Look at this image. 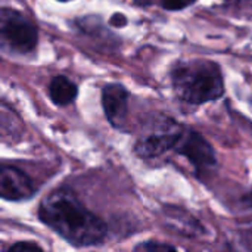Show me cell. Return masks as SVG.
<instances>
[{
  "label": "cell",
  "instance_id": "obj_1",
  "mask_svg": "<svg viewBox=\"0 0 252 252\" xmlns=\"http://www.w3.org/2000/svg\"><path fill=\"white\" fill-rule=\"evenodd\" d=\"M38 219L74 247L99 245L108 232L102 219L89 211L77 195L66 188L55 189L41 199Z\"/></svg>",
  "mask_w": 252,
  "mask_h": 252
},
{
  "label": "cell",
  "instance_id": "obj_2",
  "mask_svg": "<svg viewBox=\"0 0 252 252\" xmlns=\"http://www.w3.org/2000/svg\"><path fill=\"white\" fill-rule=\"evenodd\" d=\"M171 81L177 97L190 105L217 100L224 94L220 66L211 61H189L176 65Z\"/></svg>",
  "mask_w": 252,
  "mask_h": 252
},
{
  "label": "cell",
  "instance_id": "obj_3",
  "mask_svg": "<svg viewBox=\"0 0 252 252\" xmlns=\"http://www.w3.org/2000/svg\"><path fill=\"white\" fill-rule=\"evenodd\" d=\"M0 40L4 52L27 55L37 47L38 31L28 16L15 9L3 7L0 12Z\"/></svg>",
  "mask_w": 252,
  "mask_h": 252
},
{
  "label": "cell",
  "instance_id": "obj_4",
  "mask_svg": "<svg viewBox=\"0 0 252 252\" xmlns=\"http://www.w3.org/2000/svg\"><path fill=\"white\" fill-rule=\"evenodd\" d=\"M185 126L179 121L161 115L158 121L149 123L139 134L134 143V154L140 158L149 159L174 149L176 143L182 137Z\"/></svg>",
  "mask_w": 252,
  "mask_h": 252
},
{
  "label": "cell",
  "instance_id": "obj_5",
  "mask_svg": "<svg viewBox=\"0 0 252 252\" xmlns=\"http://www.w3.org/2000/svg\"><path fill=\"white\" fill-rule=\"evenodd\" d=\"M174 151L179 155L188 158V161L193 165L198 176H204L207 171L213 170L217 164L216 152L208 140L193 128L185 127L182 137L174 146Z\"/></svg>",
  "mask_w": 252,
  "mask_h": 252
},
{
  "label": "cell",
  "instance_id": "obj_6",
  "mask_svg": "<svg viewBox=\"0 0 252 252\" xmlns=\"http://www.w3.org/2000/svg\"><path fill=\"white\" fill-rule=\"evenodd\" d=\"M35 189L31 179L19 168L3 165L0 170V195L6 201H25L34 195Z\"/></svg>",
  "mask_w": 252,
  "mask_h": 252
},
{
  "label": "cell",
  "instance_id": "obj_7",
  "mask_svg": "<svg viewBox=\"0 0 252 252\" xmlns=\"http://www.w3.org/2000/svg\"><path fill=\"white\" fill-rule=\"evenodd\" d=\"M102 106L112 127L121 128L128 111V90L118 83H109L102 90Z\"/></svg>",
  "mask_w": 252,
  "mask_h": 252
},
{
  "label": "cell",
  "instance_id": "obj_8",
  "mask_svg": "<svg viewBox=\"0 0 252 252\" xmlns=\"http://www.w3.org/2000/svg\"><path fill=\"white\" fill-rule=\"evenodd\" d=\"M47 93L55 105L65 106L75 100V97L78 94V89H77L75 83H72L65 75H56L50 80Z\"/></svg>",
  "mask_w": 252,
  "mask_h": 252
},
{
  "label": "cell",
  "instance_id": "obj_9",
  "mask_svg": "<svg viewBox=\"0 0 252 252\" xmlns=\"http://www.w3.org/2000/svg\"><path fill=\"white\" fill-rule=\"evenodd\" d=\"M136 251H176L177 248L174 245H170V244H164V242H158V241H148L145 244H140L134 248Z\"/></svg>",
  "mask_w": 252,
  "mask_h": 252
},
{
  "label": "cell",
  "instance_id": "obj_10",
  "mask_svg": "<svg viewBox=\"0 0 252 252\" xmlns=\"http://www.w3.org/2000/svg\"><path fill=\"white\" fill-rule=\"evenodd\" d=\"M196 0H161V6L165 10H182L185 7H189Z\"/></svg>",
  "mask_w": 252,
  "mask_h": 252
},
{
  "label": "cell",
  "instance_id": "obj_11",
  "mask_svg": "<svg viewBox=\"0 0 252 252\" xmlns=\"http://www.w3.org/2000/svg\"><path fill=\"white\" fill-rule=\"evenodd\" d=\"M7 252H43V248L34 242H18L13 244Z\"/></svg>",
  "mask_w": 252,
  "mask_h": 252
},
{
  "label": "cell",
  "instance_id": "obj_12",
  "mask_svg": "<svg viewBox=\"0 0 252 252\" xmlns=\"http://www.w3.org/2000/svg\"><path fill=\"white\" fill-rule=\"evenodd\" d=\"M109 24L112 25V27H124V25H127V18L123 15V13H114L112 16H111V19H109Z\"/></svg>",
  "mask_w": 252,
  "mask_h": 252
},
{
  "label": "cell",
  "instance_id": "obj_13",
  "mask_svg": "<svg viewBox=\"0 0 252 252\" xmlns=\"http://www.w3.org/2000/svg\"><path fill=\"white\" fill-rule=\"evenodd\" d=\"M154 0H134V3L136 4H140V6H148V4H151Z\"/></svg>",
  "mask_w": 252,
  "mask_h": 252
},
{
  "label": "cell",
  "instance_id": "obj_14",
  "mask_svg": "<svg viewBox=\"0 0 252 252\" xmlns=\"http://www.w3.org/2000/svg\"><path fill=\"white\" fill-rule=\"evenodd\" d=\"M244 202L247 204V205H250V207H252V190L250 192V195H247L245 198H244Z\"/></svg>",
  "mask_w": 252,
  "mask_h": 252
},
{
  "label": "cell",
  "instance_id": "obj_15",
  "mask_svg": "<svg viewBox=\"0 0 252 252\" xmlns=\"http://www.w3.org/2000/svg\"><path fill=\"white\" fill-rule=\"evenodd\" d=\"M59 1H68V0H59Z\"/></svg>",
  "mask_w": 252,
  "mask_h": 252
}]
</instances>
